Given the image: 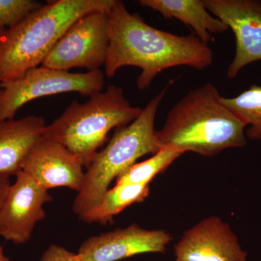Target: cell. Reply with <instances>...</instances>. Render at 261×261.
<instances>
[{"mask_svg": "<svg viewBox=\"0 0 261 261\" xmlns=\"http://www.w3.org/2000/svg\"><path fill=\"white\" fill-rule=\"evenodd\" d=\"M11 185L10 176L8 175L0 174V207L4 200L7 192Z\"/></svg>", "mask_w": 261, "mask_h": 261, "instance_id": "obj_20", "label": "cell"}, {"mask_svg": "<svg viewBox=\"0 0 261 261\" xmlns=\"http://www.w3.org/2000/svg\"><path fill=\"white\" fill-rule=\"evenodd\" d=\"M167 87L147 103L135 121L116 128L107 146L97 152L87 168L83 187L73 201V211L79 218L100 202L113 180L126 168L142 156L155 154L161 149L154 121Z\"/></svg>", "mask_w": 261, "mask_h": 261, "instance_id": "obj_5", "label": "cell"}, {"mask_svg": "<svg viewBox=\"0 0 261 261\" xmlns=\"http://www.w3.org/2000/svg\"><path fill=\"white\" fill-rule=\"evenodd\" d=\"M15 176L0 207V236L21 245L30 240L36 224L45 218L43 207L53 197L23 171Z\"/></svg>", "mask_w": 261, "mask_h": 261, "instance_id": "obj_8", "label": "cell"}, {"mask_svg": "<svg viewBox=\"0 0 261 261\" xmlns=\"http://www.w3.org/2000/svg\"><path fill=\"white\" fill-rule=\"evenodd\" d=\"M78 156L59 142L42 136L29 152L22 171L45 189L66 187L77 192L85 179Z\"/></svg>", "mask_w": 261, "mask_h": 261, "instance_id": "obj_12", "label": "cell"}, {"mask_svg": "<svg viewBox=\"0 0 261 261\" xmlns=\"http://www.w3.org/2000/svg\"><path fill=\"white\" fill-rule=\"evenodd\" d=\"M108 29L105 75L111 78L125 66L140 68L137 86L141 91L168 68L187 65L203 70L214 62L212 49L195 34L178 36L154 28L138 13H130L122 1L116 0L108 13Z\"/></svg>", "mask_w": 261, "mask_h": 261, "instance_id": "obj_1", "label": "cell"}, {"mask_svg": "<svg viewBox=\"0 0 261 261\" xmlns=\"http://www.w3.org/2000/svg\"><path fill=\"white\" fill-rule=\"evenodd\" d=\"M139 4L159 12L165 18H175L190 27L202 42L228 30L227 25L211 14L204 0H140Z\"/></svg>", "mask_w": 261, "mask_h": 261, "instance_id": "obj_14", "label": "cell"}, {"mask_svg": "<svg viewBox=\"0 0 261 261\" xmlns=\"http://www.w3.org/2000/svg\"><path fill=\"white\" fill-rule=\"evenodd\" d=\"M5 30L0 31V38H1L2 35H3V33H4ZM0 91H1V84H0Z\"/></svg>", "mask_w": 261, "mask_h": 261, "instance_id": "obj_22", "label": "cell"}, {"mask_svg": "<svg viewBox=\"0 0 261 261\" xmlns=\"http://www.w3.org/2000/svg\"><path fill=\"white\" fill-rule=\"evenodd\" d=\"M109 11L87 13L72 24L42 63L53 69L99 70L107 61L109 49Z\"/></svg>", "mask_w": 261, "mask_h": 261, "instance_id": "obj_7", "label": "cell"}, {"mask_svg": "<svg viewBox=\"0 0 261 261\" xmlns=\"http://www.w3.org/2000/svg\"><path fill=\"white\" fill-rule=\"evenodd\" d=\"M214 84L190 91L168 112L157 130L160 148L171 147L213 157L246 145V125L221 102Z\"/></svg>", "mask_w": 261, "mask_h": 261, "instance_id": "obj_2", "label": "cell"}, {"mask_svg": "<svg viewBox=\"0 0 261 261\" xmlns=\"http://www.w3.org/2000/svg\"><path fill=\"white\" fill-rule=\"evenodd\" d=\"M42 5L34 0H0V31L18 25Z\"/></svg>", "mask_w": 261, "mask_h": 261, "instance_id": "obj_18", "label": "cell"}, {"mask_svg": "<svg viewBox=\"0 0 261 261\" xmlns=\"http://www.w3.org/2000/svg\"><path fill=\"white\" fill-rule=\"evenodd\" d=\"M46 126L42 116L0 121V174L15 176L22 171L27 156L42 137Z\"/></svg>", "mask_w": 261, "mask_h": 261, "instance_id": "obj_13", "label": "cell"}, {"mask_svg": "<svg viewBox=\"0 0 261 261\" xmlns=\"http://www.w3.org/2000/svg\"><path fill=\"white\" fill-rule=\"evenodd\" d=\"M178 149L163 147L143 162L135 163L116 178V185H147L182 154Z\"/></svg>", "mask_w": 261, "mask_h": 261, "instance_id": "obj_17", "label": "cell"}, {"mask_svg": "<svg viewBox=\"0 0 261 261\" xmlns=\"http://www.w3.org/2000/svg\"><path fill=\"white\" fill-rule=\"evenodd\" d=\"M116 0H51L0 38V84L16 80L42 65L77 19L108 12Z\"/></svg>", "mask_w": 261, "mask_h": 261, "instance_id": "obj_3", "label": "cell"}, {"mask_svg": "<svg viewBox=\"0 0 261 261\" xmlns=\"http://www.w3.org/2000/svg\"><path fill=\"white\" fill-rule=\"evenodd\" d=\"M207 10L231 29L234 57L226 70L234 79L250 63L261 61V0H204Z\"/></svg>", "mask_w": 261, "mask_h": 261, "instance_id": "obj_9", "label": "cell"}, {"mask_svg": "<svg viewBox=\"0 0 261 261\" xmlns=\"http://www.w3.org/2000/svg\"><path fill=\"white\" fill-rule=\"evenodd\" d=\"M0 261H10L9 257L5 254L4 248L0 245Z\"/></svg>", "mask_w": 261, "mask_h": 261, "instance_id": "obj_21", "label": "cell"}, {"mask_svg": "<svg viewBox=\"0 0 261 261\" xmlns=\"http://www.w3.org/2000/svg\"><path fill=\"white\" fill-rule=\"evenodd\" d=\"M221 102L248 126L247 138L261 141V86L253 84L233 97H221Z\"/></svg>", "mask_w": 261, "mask_h": 261, "instance_id": "obj_16", "label": "cell"}, {"mask_svg": "<svg viewBox=\"0 0 261 261\" xmlns=\"http://www.w3.org/2000/svg\"><path fill=\"white\" fill-rule=\"evenodd\" d=\"M149 185H123L109 189L100 202L80 219L87 223L105 224L127 207L142 202L149 195Z\"/></svg>", "mask_w": 261, "mask_h": 261, "instance_id": "obj_15", "label": "cell"}, {"mask_svg": "<svg viewBox=\"0 0 261 261\" xmlns=\"http://www.w3.org/2000/svg\"><path fill=\"white\" fill-rule=\"evenodd\" d=\"M39 261H82L78 253L68 251L64 247L51 245L43 253Z\"/></svg>", "mask_w": 261, "mask_h": 261, "instance_id": "obj_19", "label": "cell"}, {"mask_svg": "<svg viewBox=\"0 0 261 261\" xmlns=\"http://www.w3.org/2000/svg\"><path fill=\"white\" fill-rule=\"evenodd\" d=\"M176 261H247L229 225L218 216L201 220L175 245Z\"/></svg>", "mask_w": 261, "mask_h": 261, "instance_id": "obj_11", "label": "cell"}, {"mask_svg": "<svg viewBox=\"0 0 261 261\" xmlns=\"http://www.w3.org/2000/svg\"><path fill=\"white\" fill-rule=\"evenodd\" d=\"M172 240L171 233L161 229H146L137 224L92 236L81 245L82 261H118L146 253L166 251Z\"/></svg>", "mask_w": 261, "mask_h": 261, "instance_id": "obj_10", "label": "cell"}, {"mask_svg": "<svg viewBox=\"0 0 261 261\" xmlns=\"http://www.w3.org/2000/svg\"><path fill=\"white\" fill-rule=\"evenodd\" d=\"M105 73L97 70L87 73H70L39 65L19 78L1 84L0 121L14 119L27 103L38 98L77 92L89 97L103 90Z\"/></svg>", "mask_w": 261, "mask_h": 261, "instance_id": "obj_6", "label": "cell"}, {"mask_svg": "<svg viewBox=\"0 0 261 261\" xmlns=\"http://www.w3.org/2000/svg\"><path fill=\"white\" fill-rule=\"evenodd\" d=\"M142 110L130 105L121 87L109 85L87 102L73 101L61 116L46 126L43 136L64 145L87 168L109 132L129 124Z\"/></svg>", "mask_w": 261, "mask_h": 261, "instance_id": "obj_4", "label": "cell"}]
</instances>
